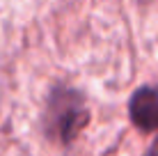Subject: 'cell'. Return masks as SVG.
Returning <instances> with one entry per match:
<instances>
[{
    "mask_svg": "<svg viewBox=\"0 0 158 156\" xmlns=\"http://www.w3.org/2000/svg\"><path fill=\"white\" fill-rule=\"evenodd\" d=\"M92 110L83 90L57 83L48 90L41 110V133L60 147H69L89 126Z\"/></svg>",
    "mask_w": 158,
    "mask_h": 156,
    "instance_id": "6da1fadb",
    "label": "cell"
},
{
    "mask_svg": "<svg viewBox=\"0 0 158 156\" xmlns=\"http://www.w3.org/2000/svg\"><path fill=\"white\" fill-rule=\"evenodd\" d=\"M128 120L142 133H158V87L140 85L128 99Z\"/></svg>",
    "mask_w": 158,
    "mask_h": 156,
    "instance_id": "7a4b0ae2",
    "label": "cell"
},
{
    "mask_svg": "<svg viewBox=\"0 0 158 156\" xmlns=\"http://www.w3.org/2000/svg\"><path fill=\"white\" fill-rule=\"evenodd\" d=\"M142 156H158V133H156V138L151 140V145L147 147V152Z\"/></svg>",
    "mask_w": 158,
    "mask_h": 156,
    "instance_id": "3957f363",
    "label": "cell"
}]
</instances>
